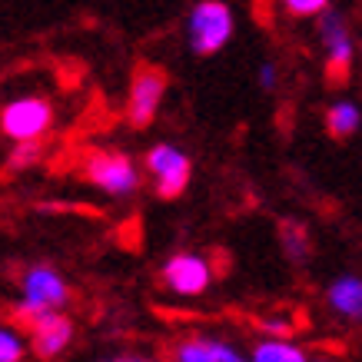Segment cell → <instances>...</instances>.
Wrapping results in <instances>:
<instances>
[{
  "label": "cell",
  "mask_w": 362,
  "mask_h": 362,
  "mask_svg": "<svg viewBox=\"0 0 362 362\" xmlns=\"http://www.w3.org/2000/svg\"><path fill=\"white\" fill-rule=\"evenodd\" d=\"M37 160H40V143H17L11 150V156H7V166L11 170H27Z\"/></svg>",
  "instance_id": "16"
},
{
  "label": "cell",
  "mask_w": 362,
  "mask_h": 362,
  "mask_svg": "<svg viewBox=\"0 0 362 362\" xmlns=\"http://www.w3.org/2000/svg\"><path fill=\"white\" fill-rule=\"evenodd\" d=\"M236 13L223 0H199L187 13V44L197 57H213L233 40Z\"/></svg>",
  "instance_id": "2"
},
{
  "label": "cell",
  "mask_w": 362,
  "mask_h": 362,
  "mask_svg": "<svg viewBox=\"0 0 362 362\" xmlns=\"http://www.w3.org/2000/svg\"><path fill=\"white\" fill-rule=\"evenodd\" d=\"M103 362H163V359H153V356H140V352H120L113 359H103Z\"/></svg>",
  "instance_id": "20"
},
{
  "label": "cell",
  "mask_w": 362,
  "mask_h": 362,
  "mask_svg": "<svg viewBox=\"0 0 362 362\" xmlns=\"http://www.w3.org/2000/svg\"><path fill=\"white\" fill-rule=\"evenodd\" d=\"M326 306L346 322H362V276L342 273L326 286Z\"/></svg>",
  "instance_id": "11"
},
{
  "label": "cell",
  "mask_w": 362,
  "mask_h": 362,
  "mask_svg": "<svg viewBox=\"0 0 362 362\" xmlns=\"http://www.w3.org/2000/svg\"><path fill=\"white\" fill-rule=\"evenodd\" d=\"M279 243H283V250L289 259H296V263H303L309 256V233L303 223L296 220H286L283 226H279Z\"/></svg>",
  "instance_id": "15"
},
{
  "label": "cell",
  "mask_w": 362,
  "mask_h": 362,
  "mask_svg": "<svg viewBox=\"0 0 362 362\" xmlns=\"http://www.w3.org/2000/svg\"><path fill=\"white\" fill-rule=\"evenodd\" d=\"M173 362H250V352L216 336H187L173 346Z\"/></svg>",
  "instance_id": "10"
},
{
  "label": "cell",
  "mask_w": 362,
  "mask_h": 362,
  "mask_svg": "<svg viewBox=\"0 0 362 362\" xmlns=\"http://www.w3.org/2000/svg\"><path fill=\"white\" fill-rule=\"evenodd\" d=\"M362 130V107L356 100H332L326 110V133L332 140H349Z\"/></svg>",
  "instance_id": "12"
},
{
  "label": "cell",
  "mask_w": 362,
  "mask_h": 362,
  "mask_svg": "<svg viewBox=\"0 0 362 362\" xmlns=\"http://www.w3.org/2000/svg\"><path fill=\"white\" fill-rule=\"evenodd\" d=\"M27 346H30V339L21 332V326L11 319H0V362H23Z\"/></svg>",
  "instance_id": "14"
},
{
  "label": "cell",
  "mask_w": 362,
  "mask_h": 362,
  "mask_svg": "<svg viewBox=\"0 0 362 362\" xmlns=\"http://www.w3.org/2000/svg\"><path fill=\"white\" fill-rule=\"evenodd\" d=\"M283 11L289 13V17H322V13L329 11V4L326 0H286Z\"/></svg>",
  "instance_id": "17"
},
{
  "label": "cell",
  "mask_w": 362,
  "mask_h": 362,
  "mask_svg": "<svg viewBox=\"0 0 362 362\" xmlns=\"http://www.w3.org/2000/svg\"><path fill=\"white\" fill-rule=\"evenodd\" d=\"M83 176L113 199L133 197V193L140 189V180H143L130 156L117 153V150H93V153H87V160H83Z\"/></svg>",
  "instance_id": "5"
},
{
  "label": "cell",
  "mask_w": 362,
  "mask_h": 362,
  "mask_svg": "<svg viewBox=\"0 0 362 362\" xmlns=\"http://www.w3.org/2000/svg\"><path fill=\"white\" fill-rule=\"evenodd\" d=\"M316 33L322 57H326V74L336 80H346V74L352 70V60H356V37H352L349 21L336 7H329L316 21Z\"/></svg>",
  "instance_id": "6"
},
{
  "label": "cell",
  "mask_w": 362,
  "mask_h": 362,
  "mask_svg": "<svg viewBox=\"0 0 362 362\" xmlns=\"http://www.w3.org/2000/svg\"><path fill=\"white\" fill-rule=\"evenodd\" d=\"M259 329L266 332V339H289V332H293V319L286 316H269L259 322Z\"/></svg>",
  "instance_id": "18"
},
{
  "label": "cell",
  "mask_w": 362,
  "mask_h": 362,
  "mask_svg": "<svg viewBox=\"0 0 362 362\" xmlns=\"http://www.w3.org/2000/svg\"><path fill=\"white\" fill-rule=\"evenodd\" d=\"M70 303V286L54 266H30L23 269L21 276V299H17V309L13 316L17 322H30L37 316H47V313H64V306Z\"/></svg>",
  "instance_id": "1"
},
{
  "label": "cell",
  "mask_w": 362,
  "mask_h": 362,
  "mask_svg": "<svg viewBox=\"0 0 362 362\" xmlns=\"http://www.w3.org/2000/svg\"><path fill=\"white\" fill-rule=\"evenodd\" d=\"M54 120H57V110L54 103L47 97H17L11 103L0 107V133L17 143H40L47 133L54 130Z\"/></svg>",
  "instance_id": "3"
},
{
  "label": "cell",
  "mask_w": 362,
  "mask_h": 362,
  "mask_svg": "<svg viewBox=\"0 0 362 362\" xmlns=\"http://www.w3.org/2000/svg\"><path fill=\"white\" fill-rule=\"evenodd\" d=\"M309 362H332V359H326V356H319V359H309Z\"/></svg>",
  "instance_id": "21"
},
{
  "label": "cell",
  "mask_w": 362,
  "mask_h": 362,
  "mask_svg": "<svg viewBox=\"0 0 362 362\" xmlns=\"http://www.w3.org/2000/svg\"><path fill=\"white\" fill-rule=\"evenodd\" d=\"M27 329H30L27 339H30L33 356H40V359L64 356L70 349V342H74V319L64 316V313H47V316L30 319Z\"/></svg>",
  "instance_id": "9"
},
{
  "label": "cell",
  "mask_w": 362,
  "mask_h": 362,
  "mask_svg": "<svg viewBox=\"0 0 362 362\" xmlns=\"http://www.w3.org/2000/svg\"><path fill=\"white\" fill-rule=\"evenodd\" d=\"M213 263H209L203 252H173L170 259L160 269V279L163 286L173 293V296L193 299L203 296L209 286H213Z\"/></svg>",
  "instance_id": "7"
},
{
  "label": "cell",
  "mask_w": 362,
  "mask_h": 362,
  "mask_svg": "<svg viewBox=\"0 0 362 362\" xmlns=\"http://www.w3.org/2000/svg\"><path fill=\"white\" fill-rule=\"evenodd\" d=\"M309 356L293 339H259L250 349V362H309Z\"/></svg>",
  "instance_id": "13"
},
{
  "label": "cell",
  "mask_w": 362,
  "mask_h": 362,
  "mask_svg": "<svg viewBox=\"0 0 362 362\" xmlns=\"http://www.w3.org/2000/svg\"><path fill=\"white\" fill-rule=\"evenodd\" d=\"M166 97V74L160 66H140L127 90V123L130 127H150Z\"/></svg>",
  "instance_id": "8"
},
{
  "label": "cell",
  "mask_w": 362,
  "mask_h": 362,
  "mask_svg": "<svg viewBox=\"0 0 362 362\" xmlns=\"http://www.w3.org/2000/svg\"><path fill=\"white\" fill-rule=\"evenodd\" d=\"M256 80H259V87L263 90H276L279 87V66L276 64H259V70H256Z\"/></svg>",
  "instance_id": "19"
},
{
  "label": "cell",
  "mask_w": 362,
  "mask_h": 362,
  "mask_svg": "<svg viewBox=\"0 0 362 362\" xmlns=\"http://www.w3.org/2000/svg\"><path fill=\"white\" fill-rule=\"evenodd\" d=\"M143 170L160 199H176L193 180V160L176 143H156L143 156Z\"/></svg>",
  "instance_id": "4"
}]
</instances>
